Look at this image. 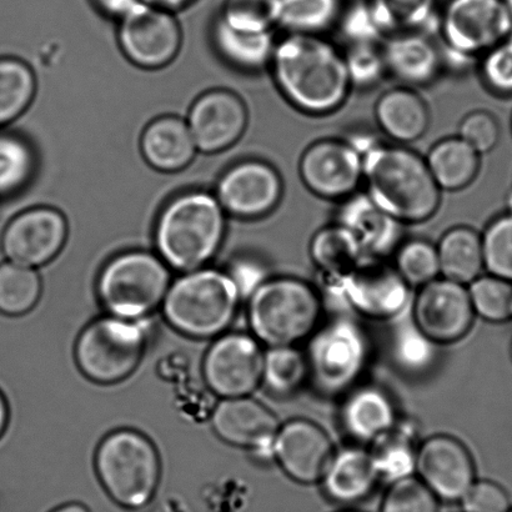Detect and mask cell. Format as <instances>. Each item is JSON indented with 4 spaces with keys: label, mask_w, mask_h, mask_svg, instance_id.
Masks as SVG:
<instances>
[{
    "label": "cell",
    "mask_w": 512,
    "mask_h": 512,
    "mask_svg": "<svg viewBox=\"0 0 512 512\" xmlns=\"http://www.w3.org/2000/svg\"><path fill=\"white\" fill-rule=\"evenodd\" d=\"M276 84L295 108L328 114L341 107L351 87L344 53L313 34H289L271 59Z\"/></svg>",
    "instance_id": "1"
},
{
    "label": "cell",
    "mask_w": 512,
    "mask_h": 512,
    "mask_svg": "<svg viewBox=\"0 0 512 512\" xmlns=\"http://www.w3.org/2000/svg\"><path fill=\"white\" fill-rule=\"evenodd\" d=\"M363 164L366 194L399 222H425L438 210L441 189L420 155L378 143L363 155Z\"/></svg>",
    "instance_id": "2"
},
{
    "label": "cell",
    "mask_w": 512,
    "mask_h": 512,
    "mask_svg": "<svg viewBox=\"0 0 512 512\" xmlns=\"http://www.w3.org/2000/svg\"><path fill=\"white\" fill-rule=\"evenodd\" d=\"M225 213L215 195L192 190L165 205L155 225V244L165 264L184 273L202 269L217 254Z\"/></svg>",
    "instance_id": "3"
},
{
    "label": "cell",
    "mask_w": 512,
    "mask_h": 512,
    "mask_svg": "<svg viewBox=\"0 0 512 512\" xmlns=\"http://www.w3.org/2000/svg\"><path fill=\"white\" fill-rule=\"evenodd\" d=\"M323 294L295 276L265 279L249 301V324L261 344L298 346L323 323Z\"/></svg>",
    "instance_id": "4"
},
{
    "label": "cell",
    "mask_w": 512,
    "mask_h": 512,
    "mask_svg": "<svg viewBox=\"0 0 512 512\" xmlns=\"http://www.w3.org/2000/svg\"><path fill=\"white\" fill-rule=\"evenodd\" d=\"M240 295L242 291L232 274L193 270L170 285L163 313L180 333L197 339L214 338L233 323Z\"/></svg>",
    "instance_id": "5"
},
{
    "label": "cell",
    "mask_w": 512,
    "mask_h": 512,
    "mask_svg": "<svg viewBox=\"0 0 512 512\" xmlns=\"http://www.w3.org/2000/svg\"><path fill=\"white\" fill-rule=\"evenodd\" d=\"M371 340L349 315L323 321L308 340L309 381L321 396L338 398L359 385L371 360Z\"/></svg>",
    "instance_id": "6"
},
{
    "label": "cell",
    "mask_w": 512,
    "mask_h": 512,
    "mask_svg": "<svg viewBox=\"0 0 512 512\" xmlns=\"http://www.w3.org/2000/svg\"><path fill=\"white\" fill-rule=\"evenodd\" d=\"M97 470L109 498L124 509L143 511L157 496V450L135 431H117L103 441L97 454Z\"/></svg>",
    "instance_id": "7"
},
{
    "label": "cell",
    "mask_w": 512,
    "mask_h": 512,
    "mask_svg": "<svg viewBox=\"0 0 512 512\" xmlns=\"http://www.w3.org/2000/svg\"><path fill=\"white\" fill-rule=\"evenodd\" d=\"M170 285L168 265L162 258L134 250L105 265L99 276L98 294L114 318L137 321L163 305Z\"/></svg>",
    "instance_id": "8"
},
{
    "label": "cell",
    "mask_w": 512,
    "mask_h": 512,
    "mask_svg": "<svg viewBox=\"0 0 512 512\" xmlns=\"http://www.w3.org/2000/svg\"><path fill=\"white\" fill-rule=\"evenodd\" d=\"M145 334L134 321L105 318L94 321L79 336L77 361L89 379L114 384L128 378L143 358Z\"/></svg>",
    "instance_id": "9"
},
{
    "label": "cell",
    "mask_w": 512,
    "mask_h": 512,
    "mask_svg": "<svg viewBox=\"0 0 512 512\" xmlns=\"http://www.w3.org/2000/svg\"><path fill=\"white\" fill-rule=\"evenodd\" d=\"M440 29L455 57L484 55L511 38L510 0H450L441 14Z\"/></svg>",
    "instance_id": "10"
},
{
    "label": "cell",
    "mask_w": 512,
    "mask_h": 512,
    "mask_svg": "<svg viewBox=\"0 0 512 512\" xmlns=\"http://www.w3.org/2000/svg\"><path fill=\"white\" fill-rule=\"evenodd\" d=\"M118 39L130 62L144 69H159L177 57L182 29L173 12L142 2L120 19Z\"/></svg>",
    "instance_id": "11"
},
{
    "label": "cell",
    "mask_w": 512,
    "mask_h": 512,
    "mask_svg": "<svg viewBox=\"0 0 512 512\" xmlns=\"http://www.w3.org/2000/svg\"><path fill=\"white\" fill-rule=\"evenodd\" d=\"M476 314L468 286L441 278L421 286L413 303V323L436 345L459 343L470 334Z\"/></svg>",
    "instance_id": "12"
},
{
    "label": "cell",
    "mask_w": 512,
    "mask_h": 512,
    "mask_svg": "<svg viewBox=\"0 0 512 512\" xmlns=\"http://www.w3.org/2000/svg\"><path fill=\"white\" fill-rule=\"evenodd\" d=\"M253 335L227 334L215 341L204 360L209 388L224 399L244 398L263 383L265 351Z\"/></svg>",
    "instance_id": "13"
},
{
    "label": "cell",
    "mask_w": 512,
    "mask_h": 512,
    "mask_svg": "<svg viewBox=\"0 0 512 512\" xmlns=\"http://www.w3.org/2000/svg\"><path fill=\"white\" fill-rule=\"evenodd\" d=\"M410 290L394 265L368 259L344 281L338 296L361 318L391 321L409 308Z\"/></svg>",
    "instance_id": "14"
},
{
    "label": "cell",
    "mask_w": 512,
    "mask_h": 512,
    "mask_svg": "<svg viewBox=\"0 0 512 512\" xmlns=\"http://www.w3.org/2000/svg\"><path fill=\"white\" fill-rule=\"evenodd\" d=\"M67 237V219L59 210L35 207L10 220L2 235V249L12 263L34 269L53 260Z\"/></svg>",
    "instance_id": "15"
},
{
    "label": "cell",
    "mask_w": 512,
    "mask_h": 512,
    "mask_svg": "<svg viewBox=\"0 0 512 512\" xmlns=\"http://www.w3.org/2000/svg\"><path fill=\"white\" fill-rule=\"evenodd\" d=\"M415 475L445 503H460L476 480L473 455L460 440L435 435L419 446Z\"/></svg>",
    "instance_id": "16"
},
{
    "label": "cell",
    "mask_w": 512,
    "mask_h": 512,
    "mask_svg": "<svg viewBox=\"0 0 512 512\" xmlns=\"http://www.w3.org/2000/svg\"><path fill=\"white\" fill-rule=\"evenodd\" d=\"M335 453L328 433L306 419L280 425L273 448V458L285 475L301 485L321 483Z\"/></svg>",
    "instance_id": "17"
},
{
    "label": "cell",
    "mask_w": 512,
    "mask_h": 512,
    "mask_svg": "<svg viewBox=\"0 0 512 512\" xmlns=\"http://www.w3.org/2000/svg\"><path fill=\"white\" fill-rule=\"evenodd\" d=\"M300 175L319 197L346 199L363 182V158L346 140H321L305 150Z\"/></svg>",
    "instance_id": "18"
},
{
    "label": "cell",
    "mask_w": 512,
    "mask_h": 512,
    "mask_svg": "<svg viewBox=\"0 0 512 512\" xmlns=\"http://www.w3.org/2000/svg\"><path fill=\"white\" fill-rule=\"evenodd\" d=\"M283 194L280 175L260 160L233 165L220 178L215 197L233 217L255 219L274 210Z\"/></svg>",
    "instance_id": "19"
},
{
    "label": "cell",
    "mask_w": 512,
    "mask_h": 512,
    "mask_svg": "<svg viewBox=\"0 0 512 512\" xmlns=\"http://www.w3.org/2000/svg\"><path fill=\"white\" fill-rule=\"evenodd\" d=\"M187 123L200 152L220 153L243 137L248 110L237 94L224 89L210 90L195 100Z\"/></svg>",
    "instance_id": "20"
},
{
    "label": "cell",
    "mask_w": 512,
    "mask_h": 512,
    "mask_svg": "<svg viewBox=\"0 0 512 512\" xmlns=\"http://www.w3.org/2000/svg\"><path fill=\"white\" fill-rule=\"evenodd\" d=\"M212 425L227 443L260 456H273L279 421L273 411L249 396L224 399L214 410Z\"/></svg>",
    "instance_id": "21"
},
{
    "label": "cell",
    "mask_w": 512,
    "mask_h": 512,
    "mask_svg": "<svg viewBox=\"0 0 512 512\" xmlns=\"http://www.w3.org/2000/svg\"><path fill=\"white\" fill-rule=\"evenodd\" d=\"M354 235L366 259L383 260L398 250L403 239V223L381 209L366 193L343 200L338 222Z\"/></svg>",
    "instance_id": "22"
},
{
    "label": "cell",
    "mask_w": 512,
    "mask_h": 512,
    "mask_svg": "<svg viewBox=\"0 0 512 512\" xmlns=\"http://www.w3.org/2000/svg\"><path fill=\"white\" fill-rule=\"evenodd\" d=\"M380 481L370 450L351 445L336 450L320 484L330 503L351 508L368 500Z\"/></svg>",
    "instance_id": "23"
},
{
    "label": "cell",
    "mask_w": 512,
    "mask_h": 512,
    "mask_svg": "<svg viewBox=\"0 0 512 512\" xmlns=\"http://www.w3.org/2000/svg\"><path fill=\"white\" fill-rule=\"evenodd\" d=\"M394 400L376 385H358L344 395L340 423L359 444H373L398 423Z\"/></svg>",
    "instance_id": "24"
},
{
    "label": "cell",
    "mask_w": 512,
    "mask_h": 512,
    "mask_svg": "<svg viewBox=\"0 0 512 512\" xmlns=\"http://www.w3.org/2000/svg\"><path fill=\"white\" fill-rule=\"evenodd\" d=\"M381 49L388 72L406 84L433 82L444 62L439 48L425 32L391 34Z\"/></svg>",
    "instance_id": "25"
},
{
    "label": "cell",
    "mask_w": 512,
    "mask_h": 512,
    "mask_svg": "<svg viewBox=\"0 0 512 512\" xmlns=\"http://www.w3.org/2000/svg\"><path fill=\"white\" fill-rule=\"evenodd\" d=\"M140 150L150 167L163 173L187 168L198 152L188 123L173 115L155 119L145 128Z\"/></svg>",
    "instance_id": "26"
},
{
    "label": "cell",
    "mask_w": 512,
    "mask_h": 512,
    "mask_svg": "<svg viewBox=\"0 0 512 512\" xmlns=\"http://www.w3.org/2000/svg\"><path fill=\"white\" fill-rule=\"evenodd\" d=\"M310 256L326 290L336 295L344 281L368 260L354 235L338 223L314 235L310 243Z\"/></svg>",
    "instance_id": "27"
},
{
    "label": "cell",
    "mask_w": 512,
    "mask_h": 512,
    "mask_svg": "<svg viewBox=\"0 0 512 512\" xmlns=\"http://www.w3.org/2000/svg\"><path fill=\"white\" fill-rule=\"evenodd\" d=\"M381 130L398 143H411L428 130L429 110L410 89L396 88L381 95L375 108Z\"/></svg>",
    "instance_id": "28"
},
{
    "label": "cell",
    "mask_w": 512,
    "mask_h": 512,
    "mask_svg": "<svg viewBox=\"0 0 512 512\" xmlns=\"http://www.w3.org/2000/svg\"><path fill=\"white\" fill-rule=\"evenodd\" d=\"M440 275L469 286L485 270L483 238L469 227H456L438 245Z\"/></svg>",
    "instance_id": "29"
},
{
    "label": "cell",
    "mask_w": 512,
    "mask_h": 512,
    "mask_svg": "<svg viewBox=\"0 0 512 512\" xmlns=\"http://www.w3.org/2000/svg\"><path fill=\"white\" fill-rule=\"evenodd\" d=\"M426 163L441 190L464 189L473 182L480 168V154L463 139L441 140L430 150Z\"/></svg>",
    "instance_id": "30"
},
{
    "label": "cell",
    "mask_w": 512,
    "mask_h": 512,
    "mask_svg": "<svg viewBox=\"0 0 512 512\" xmlns=\"http://www.w3.org/2000/svg\"><path fill=\"white\" fill-rule=\"evenodd\" d=\"M213 43L220 57L245 72H256L273 59L276 43L274 33L240 32L215 20Z\"/></svg>",
    "instance_id": "31"
},
{
    "label": "cell",
    "mask_w": 512,
    "mask_h": 512,
    "mask_svg": "<svg viewBox=\"0 0 512 512\" xmlns=\"http://www.w3.org/2000/svg\"><path fill=\"white\" fill-rule=\"evenodd\" d=\"M420 444L416 441L413 425L401 424L400 421L371 444L370 453L380 480L393 484L414 476Z\"/></svg>",
    "instance_id": "32"
},
{
    "label": "cell",
    "mask_w": 512,
    "mask_h": 512,
    "mask_svg": "<svg viewBox=\"0 0 512 512\" xmlns=\"http://www.w3.org/2000/svg\"><path fill=\"white\" fill-rule=\"evenodd\" d=\"M309 381L305 351L298 346H274L265 351L263 384L278 398H290Z\"/></svg>",
    "instance_id": "33"
},
{
    "label": "cell",
    "mask_w": 512,
    "mask_h": 512,
    "mask_svg": "<svg viewBox=\"0 0 512 512\" xmlns=\"http://www.w3.org/2000/svg\"><path fill=\"white\" fill-rule=\"evenodd\" d=\"M37 93V79L23 60L0 58V128L25 113Z\"/></svg>",
    "instance_id": "34"
},
{
    "label": "cell",
    "mask_w": 512,
    "mask_h": 512,
    "mask_svg": "<svg viewBox=\"0 0 512 512\" xmlns=\"http://www.w3.org/2000/svg\"><path fill=\"white\" fill-rule=\"evenodd\" d=\"M376 22L386 35L425 32L435 18L438 0H368Z\"/></svg>",
    "instance_id": "35"
},
{
    "label": "cell",
    "mask_w": 512,
    "mask_h": 512,
    "mask_svg": "<svg viewBox=\"0 0 512 512\" xmlns=\"http://www.w3.org/2000/svg\"><path fill=\"white\" fill-rule=\"evenodd\" d=\"M281 27L290 34L320 35L340 20L341 0H280Z\"/></svg>",
    "instance_id": "36"
},
{
    "label": "cell",
    "mask_w": 512,
    "mask_h": 512,
    "mask_svg": "<svg viewBox=\"0 0 512 512\" xmlns=\"http://www.w3.org/2000/svg\"><path fill=\"white\" fill-rule=\"evenodd\" d=\"M438 346L421 333L411 320L394 330L390 343L391 359L403 373L423 375L433 369L438 358Z\"/></svg>",
    "instance_id": "37"
},
{
    "label": "cell",
    "mask_w": 512,
    "mask_h": 512,
    "mask_svg": "<svg viewBox=\"0 0 512 512\" xmlns=\"http://www.w3.org/2000/svg\"><path fill=\"white\" fill-rule=\"evenodd\" d=\"M42 291L37 271L28 266L8 263L0 264V313L23 315L38 303Z\"/></svg>",
    "instance_id": "38"
},
{
    "label": "cell",
    "mask_w": 512,
    "mask_h": 512,
    "mask_svg": "<svg viewBox=\"0 0 512 512\" xmlns=\"http://www.w3.org/2000/svg\"><path fill=\"white\" fill-rule=\"evenodd\" d=\"M37 158L27 140L0 133V198L23 190L32 180Z\"/></svg>",
    "instance_id": "39"
},
{
    "label": "cell",
    "mask_w": 512,
    "mask_h": 512,
    "mask_svg": "<svg viewBox=\"0 0 512 512\" xmlns=\"http://www.w3.org/2000/svg\"><path fill=\"white\" fill-rule=\"evenodd\" d=\"M280 18V0H225L218 20L240 32L274 33Z\"/></svg>",
    "instance_id": "40"
},
{
    "label": "cell",
    "mask_w": 512,
    "mask_h": 512,
    "mask_svg": "<svg viewBox=\"0 0 512 512\" xmlns=\"http://www.w3.org/2000/svg\"><path fill=\"white\" fill-rule=\"evenodd\" d=\"M468 289L476 316L495 324L512 320V281L481 275Z\"/></svg>",
    "instance_id": "41"
},
{
    "label": "cell",
    "mask_w": 512,
    "mask_h": 512,
    "mask_svg": "<svg viewBox=\"0 0 512 512\" xmlns=\"http://www.w3.org/2000/svg\"><path fill=\"white\" fill-rule=\"evenodd\" d=\"M395 269L410 288H421L440 278L438 248L423 239L401 243L395 252Z\"/></svg>",
    "instance_id": "42"
},
{
    "label": "cell",
    "mask_w": 512,
    "mask_h": 512,
    "mask_svg": "<svg viewBox=\"0 0 512 512\" xmlns=\"http://www.w3.org/2000/svg\"><path fill=\"white\" fill-rule=\"evenodd\" d=\"M483 238L485 270L512 281V214L496 218L485 229Z\"/></svg>",
    "instance_id": "43"
},
{
    "label": "cell",
    "mask_w": 512,
    "mask_h": 512,
    "mask_svg": "<svg viewBox=\"0 0 512 512\" xmlns=\"http://www.w3.org/2000/svg\"><path fill=\"white\" fill-rule=\"evenodd\" d=\"M380 512H440V500L414 475L389 484Z\"/></svg>",
    "instance_id": "44"
},
{
    "label": "cell",
    "mask_w": 512,
    "mask_h": 512,
    "mask_svg": "<svg viewBox=\"0 0 512 512\" xmlns=\"http://www.w3.org/2000/svg\"><path fill=\"white\" fill-rule=\"evenodd\" d=\"M344 57L353 87H371L388 72L380 44H350Z\"/></svg>",
    "instance_id": "45"
},
{
    "label": "cell",
    "mask_w": 512,
    "mask_h": 512,
    "mask_svg": "<svg viewBox=\"0 0 512 512\" xmlns=\"http://www.w3.org/2000/svg\"><path fill=\"white\" fill-rule=\"evenodd\" d=\"M341 32L350 44H383L388 35L381 29L368 2L354 5L340 17Z\"/></svg>",
    "instance_id": "46"
},
{
    "label": "cell",
    "mask_w": 512,
    "mask_h": 512,
    "mask_svg": "<svg viewBox=\"0 0 512 512\" xmlns=\"http://www.w3.org/2000/svg\"><path fill=\"white\" fill-rule=\"evenodd\" d=\"M500 125L493 114L478 110L460 124L459 137L479 154L491 152L500 140Z\"/></svg>",
    "instance_id": "47"
},
{
    "label": "cell",
    "mask_w": 512,
    "mask_h": 512,
    "mask_svg": "<svg viewBox=\"0 0 512 512\" xmlns=\"http://www.w3.org/2000/svg\"><path fill=\"white\" fill-rule=\"evenodd\" d=\"M481 74L493 92L512 95V39L484 54Z\"/></svg>",
    "instance_id": "48"
},
{
    "label": "cell",
    "mask_w": 512,
    "mask_h": 512,
    "mask_svg": "<svg viewBox=\"0 0 512 512\" xmlns=\"http://www.w3.org/2000/svg\"><path fill=\"white\" fill-rule=\"evenodd\" d=\"M460 504L463 512H509L512 508L508 491L491 480H476Z\"/></svg>",
    "instance_id": "49"
},
{
    "label": "cell",
    "mask_w": 512,
    "mask_h": 512,
    "mask_svg": "<svg viewBox=\"0 0 512 512\" xmlns=\"http://www.w3.org/2000/svg\"><path fill=\"white\" fill-rule=\"evenodd\" d=\"M142 2L143 0H93L95 7H97L100 12L109 15V17L118 18L119 20L132 12V10Z\"/></svg>",
    "instance_id": "50"
},
{
    "label": "cell",
    "mask_w": 512,
    "mask_h": 512,
    "mask_svg": "<svg viewBox=\"0 0 512 512\" xmlns=\"http://www.w3.org/2000/svg\"><path fill=\"white\" fill-rule=\"evenodd\" d=\"M143 2L173 12V10L187 7L193 0H143Z\"/></svg>",
    "instance_id": "51"
},
{
    "label": "cell",
    "mask_w": 512,
    "mask_h": 512,
    "mask_svg": "<svg viewBox=\"0 0 512 512\" xmlns=\"http://www.w3.org/2000/svg\"><path fill=\"white\" fill-rule=\"evenodd\" d=\"M50 512H90L87 506L80 503H69L59 506Z\"/></svg>",
    "instance_id": "52"
},
{
    "label": "cell",
    "mask_w": 512,
    "mask_h": 512,
    "mask_svg": "<svg viewBox=\"0 0 512 512\" xmlns=\"http://www.w3.org/2000/svg\"><path fill=\"white\" fill-rule=\"evenodd\" d=\"M7 421H8L7 403H5V400L2 396V394H0V436H2L5 426H7Z\"/></svg>",
    "instance_id": "53"
},
{
    "label": "cell",
    "mask_w": 512,
    "mask_h": 512,
    "mask_svg": "<svg viewBox=\"0 0 512 512\" xmlns=\"http://www.w3.org/2000/svg\"><path fill=\"white\" fill-rule=\"evenodd\" d=\"M338 512H364V511H359V510H354V509H343V510L338 511Z\"/></svg>",
    "instance_id": "54"
},
{
    "label": "cell",
    "mask_w": 512,
    "mask_h": 512,
    "mask_svg": "<svg viewBox=\"0 0 512 512\" xmlns=\"http://www.w3.org/2000/svg\"><path fill=\"white\" fill-rule=\"evenodd\" d=\"M510 354H511V359H512V343H511Z\"/></svg>",
    "instance_id": "55"
},
{
    "label": "cell",
    "mask_w": 512,
    "mask_h": 512,
    "mask_svg": "<svg viewBox=\"0 0 512 512\" xmlns=\"http://www.w3.org/2000/svg\"><path fill=\"white\" fill-rule=\"evenodd\" d=\"M509 512H512V508H511V510Z\"/></svg>",
    "instance_id": "56"
}]
</instances>
